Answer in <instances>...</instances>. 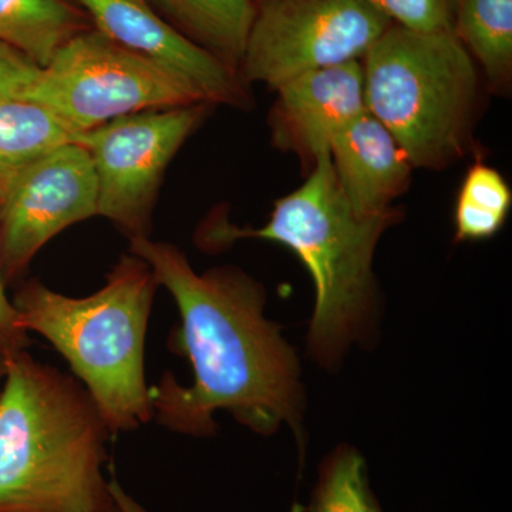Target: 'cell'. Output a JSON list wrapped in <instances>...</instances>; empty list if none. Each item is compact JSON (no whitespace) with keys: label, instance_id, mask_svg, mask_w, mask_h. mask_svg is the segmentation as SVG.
Masks as SVG:
<instances>
[{"label":"cell","instance_id":"obj_13","mask_svg":"<svg viewBox=\"0 0 512 512\" xmlns=\"http://www.w3.org/2000/svg\"><path fill=\"white\" fill-rule=\"evenodd\" d=\"M192 42L239 69L255 8L252 0H148ZM239 73V72H238Z\"/></svg>","mask_w":512,"mask_h":512},{"label":"cell","instance_id":"obj_10","mask_svg":"<svg viewBox=\"0 0 512 512\" xmlns=\"http://www.w3.org/2000/svg\"><path fill=\"white\" fill-rule=\"evenodd\" d=\"M94 29L117 45L147 57L190 84L208 104L244 106V80L237 70L174 28L148 0H76Z\"/></svg>","mask_w":512,"mask_h":512},{"label":"cell","instance_id":"obj_11","mask_svg":"<svg viewBox=\"0 0 512 512\" xmlns=\"http://www.w3.org/2000/svg\"><path fill=\"white\" fill-rule=\"evenodd\" d=\"M276 92L272 116L276 143L312 164L329 154L333 140L367 110L359 60L303 73Z\"/></svg>","mask_w":512,"mask_h":512},{"label":"cell","instance_id":"obj_1","mask_svg":"<svg viewBox=\"0 0 512 512\" xmlns=\"http://www.w3.org/2000/svg\"><path fill=\"white\" fill-rule=\"evenodd\" d=\"M128 242V252L150 265L177 303L181 326L173 343L194 376L184 386L165 373L150 387L153 420L174 433L208 437L217 431L215 413L228 412L256 433H275L282 423L298 433V360L278 326L265 318L264 288L234 266L197 274L168 242Z\"/></svg>","mask_w":512,"mask_h":512},{"label":"cell","instance_id":"obj_2","mask_svg":"<svg viewBox=\"0 0 512 512\" xmlns=\"http://www.w3.org/2000/svg\"><path fill=\"white\" fill-rule=\"evenodd\" d=\"M111 433L82 383L5 353L0 389V512H110L119 484L103 467Z\"/></svg>","mask_w":512,"mask_h":512},{"label":"cell","instance_id":"obj_9","mask_svg":"<svg viewBox=\"0 0 512 512\" xmlns=\"http://www.w3.org/2000/svg\"><path fill=\"white\" fill-rule=\"evenodd\" d=\"M99 215L96 171L86 148L67 143L22 171L0 202V274L5 285L47 242Z\"/></svg>","mask_w":512,"mask_h":512},{"label":"cell","instance_id":"obj_6","mask_svg":"<svg viewBox=\"0 0 512 512\" xmlns=\"http://www.w3.org/2000/svg\"><path fill=\"white\" fill-rule=\"evenodd\" d=\"M23 100L55 114L74 136L141 111L205 103L177 74L96 29L64 43Z\"/></svg>","mask_w":512,"mask_h":512},{"label":"cell","instance_id":"obj_8","mask_svg":"<svg viewBox=\"0 0 512 512\" xmlns=\"http://www.w3.org/2000/svg\"><path fill=\"white\" fill-rule=\"evenodd\" d=\"M211 104L148 110L77 134L92 158L99 215L130 239L147 238L165 170Z\"/></svg>","mask_w":512,"mask_h":512},{"label":"cell","instance_id":"obj_18","mask_svg":"<svg viewBox=\"0 0 512 512\" xmlns=\"http://www.w3.org/2000/svg\"><path fill=\"white\" fill-rule=\"evenodd\" d=\"M309 512H383L356 448L343 444L322 461Z\"/></svg>","mask_w":512,"mask_h":512},{"label":"cell","instance_id":"obj_16","mask_svg":"<svg viewBox=\"0 0 512 512\" xmlns=\"http://www.w3.org/2000/svg\"><path fill=\"white\" fill-rule=\"evenodd\" d=\"M453 30L494 86H505L512 70V0H457Z\"/></svg>","mask_w":512,"mask_h":512},{"label":"cell","instance_id":"obj_14","mask_svg":"<svg viewBox=\"0 0 512 512\" xmlns=\"http://www.w3.org/2000/svg\"><path fill=\"white\" fill-rule=\"evenodd\" d=\"M87 19L69 0H0V42L45 67L64 43L89 29Z\"/></svg>","mask_w":512,"mask_h":512},{"label":"cell","instance_id":"obj_15","mask_svg":"<svg viewBox=\"0 0 512 512\" xmlns=\"http://www.w3.org/2000/svg\"><path fill=\"white\" fill-rule=\"evenodd\" d=\"M74 134L55 114L30 100L0 103V202L30 164L49 151L73 143Z\"/></svg>","mask_w":512,"mask_h":512},{"label":"cell","instance_id":"obj_3","mask_svg":"<svg viewBox=\"0 0 512 512\" xmlns=\"http://www.w3.org/2000/svg\"><path fill=\"white\" fill-rule=\"evenodd\" d=\"M158 286L150 265L128 252L92 295L72 298L30 279L12 298L20 328L67 360L111 436L153 421L144 356Z\"/></svg>","mask_w":512,"mask_h":512},{"label":"cell","instance_id":"obj_12","mask_svg":"<svg viewBox=\"0 0 512 512\" xmlns=\"http://www.w3.org/2000/svg\"><path fill=\"white\" fill-rule=\"evenodd\" d=\"M329 156L340 191L359 217L393 211L392 202L409 185L412 164L369 110L333 140Z\"/></svg>","mask_w":512,"mask_h":512},{"label":"cell","instance_id":"obj_4","mask_svg":"<svg viewBox=\"0 0 512 512\" xmlns=\"http://www.w3.org/2000/svg\"><path fill=\"white\" fill-rule=\"evenodd\" d=\"M394 211L362 218L340 191L330 156L316 158L301 187L275 202L258 229L211 225L207 241L221 245L241 238L278 242L301 259L315 285L308 346L323 366L335 365L359 338L375 296L373 256Z\"/></svg>","mask_w":512,"mask_h":512},{"label":"cell","instance_id":"obj_23","mask_svg":"<svg viewBox=\"0 0 512 512\" xmlns=\"http://www.w3.org/2000/svg\"><path fill=\"white\" fill-rule=\"evenodd\" d=\"M5 353L0 349V389H2L3 377H5Z\"/></svg>","mask_w":512,"mask_h":512},{"label":"cell","instance_id":"obj_7","mask_svg":"<svg viewBox=\"0 0 512 512\" xmlns=\"http://www.w3.org/2000/svg\"><path fill=\"white\" fill-rule=\"evenodd\" d=\"M389 26L370 0H261L239 76L278 90L311 70L359 60Z\"/></svg>","mask_w":512,"mask_h":512},{"label":"cell","instance_id":"obj_20","mask_svg":"<svg viewBox=\"0 0 512 512\" xmlns=\"http://www.w3.org/2000/svg\"><path fill=\"white\" fill-rule=\"evenodd\" d=\"M42 67L18 49L0 42V103L25 99Z\"/></svg>","mask_w":512,"mask_h":512},{"label":"cell","instance_id":"obj_22","mask_svg":"<svg viewBox=\"0 0 512 512\" xmlns=\"http://www.w3.org/2000/svg\"><path fill=\"white\" fill-rule=\"evenodd\" d=\"M110 512H141L140 508L137 507L130 498L127 497L126 494L119 490V507L116 510Z\"/></svg>","mask_w":512,"mask_h":512},{"label":"cell","instance_id":"obj_5","mask_svg":"<svg viewBox=\"0 0 512 512\" xmlns=\"http://www.w3.org/2000/svg\"><path fill=\"white\" fill-rule=\"evenodd\" d=\"M366 107L412 167L440 170L470 141L477 72L454 30L387 28L363 56Z\"/></svg>","mask_w":512,"mask_h":512},{"label":"cell","instance_id":"obj_21","mask_svg":"<svg viewBox=\"0 0 512 512\" xmlns=\"http://www.w3.org/2000/svg\"><path fill=\"white\" fill-rule=\"evenodd\" d=\"M29 333L19 325L18 312L6 293L5 281L0 274V349L3 352L28 349Z\"/></svg>","mask_w":512,"mask_h":512},{"label":"cell","instance_id":"obj_19","mask_svg":"<svg viewBox=\"0 0 512 512\" xmlns=\"http://www.w3.org/2000/svg\"><path fill=\"white\" fill-rule=\"evenodd\" d=\"M397 26L413 32L436 33L453 30L447 0H370Z\"/></svg>","mask_w":512,"mask_h":512},{"label":"cell","instance_id":"obj_17","mask_svg":"<svg viewBox=\"0 0 512 512\" xmlns=\"http://www.w3.org/2000/svg\"><path fill=\"white\" fill-rule=\"evenodd\" d=\"M511 190L503 175L483 163L468 170L458 194L454 224L457 241L493 238L507 220Z\"/></svg>","mask_w":512,"mask_h":512}]
</instances>
